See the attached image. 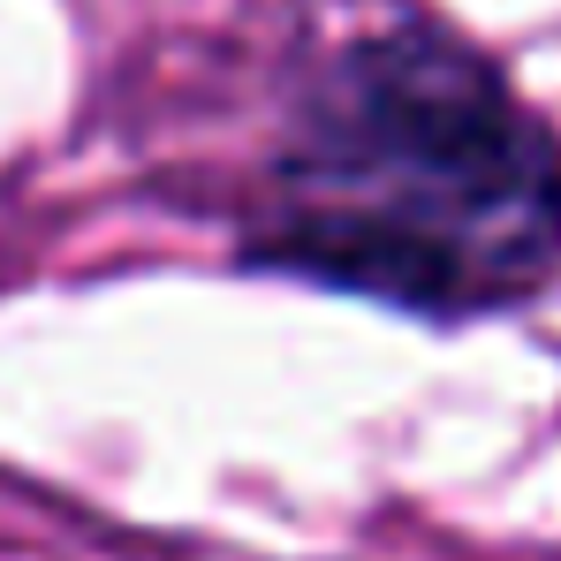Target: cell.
Masks as SVG:
<instances>
[{
	"label": "cell",
	"mask_w": 561,
	"mask_h": 561,
	"mask_svg": "<svg viewBox=\"0 0 561 561\" xmlns=\"http://www.w3.org/2000/svg\"><path fill=\"white\" fill-rule=\"evenodd\" d=\"M228 266L470 334L561 280V129L433 15L327 46L280 106Z\"/></svg>",
	"instance_id": "cell-1"
}]
</instances>
